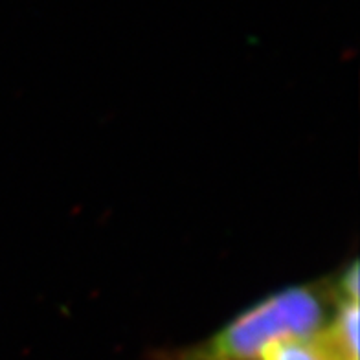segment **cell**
Returning a JSON list of instances; mask_svg holds the SVG:
<instances>
[{"label":"cell","mask_w":360,"mask_h":360,"mask_svg":"<svg viewBox=\"0 0 360 360\" xmlns=\"http://www.w3.org/2000/svg\"><path fill=\"white\" fill-rule=\"evenodd\" d=\"M335 285L290 287L247 309L208 340L171 353L164 360H257L270 344L323 329L337 307Z\"/></svg>","instance_id":"cell-1"},{"label":"cell","mask_w":360,"mask_h":360,"mask_svg":"<svg viewBox=\"0 0 360 360\" xmlns=\"http://www.w3.org/2000/svg\"><path fill=\"white\" fill-rule=\"evenodd\" d=\"M257 360H359V356L347 353L326 326L311 335L270 344Z\"/></svg>","instance_id":"cell-2"}]
</instances>
